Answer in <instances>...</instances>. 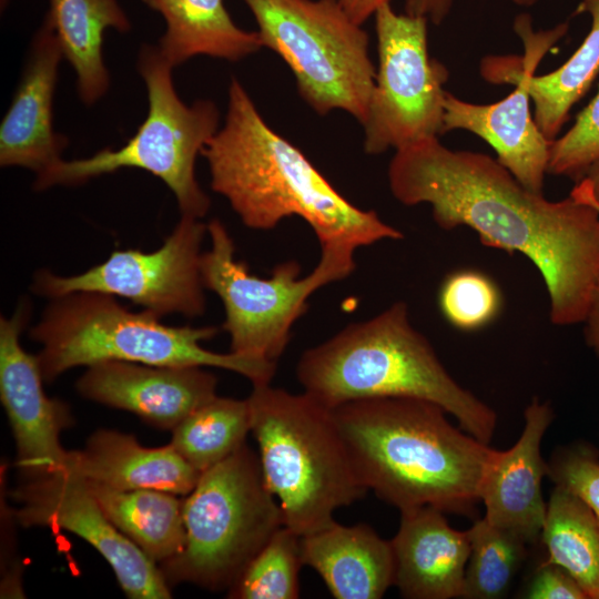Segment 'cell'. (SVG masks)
<instances>
[{"label":"cell","mask_w":599,"mask_h":599,"mask_svg":"<svg viewBox=\"0 0 599 599\" xmlns=\"http://www.w3.org/2000/svg\"><path fill=\"white\" fill-rule=\"evenodd\" d=\"M387 179L407 206L426 203L446 231L474 230L488 247L525 255L541 274L549 319L585 322L599 286V212L570 195L549 201L497 159L445 146L437 136L395 151Z\"/></svg>","instance_id":"cell-1"},{"label":"cell","mask_w":599,"mask_h":599,"mask_svg":"<svg viewBox=\"0 0 599 599\" xmlns=\"http://www.w3.org/2000/svg\"><path fill=\"white\" fill-rule=\"evenodd\" d=\"M201 155L209 165L212 190L250 229L272 230L284 219L298 216L311 226L321 248L355 251L404 237L375 211L345 199L300 149L275 132L235 77L224 124Z\"/></svg>","instance_id":"cell-2"},{"label":"cell","mask_w":599,"mask_h":599,"mask_svg":"<svg viewBox=\"0 0 599 599\" xmlns=\"http://www.w3.org/2000/svg\"><path fill=\"white\" fill-rule=\"evenodd\" d=\"M367 490L399 511L429 506L473 517L496 451L455 427L440 406L410 397H376L331 409Z\"/></svg>","instance_id":"cell-3"},{"label":"cell","mask_w":599,"mask_h":599,"mask_svg":"<svg viewBox=\"0 0 599 599\" xmlns=\"http://www.w3.org/2000/svg\"><path fill=\"white\" fill-rule=\"evenodd\" d=\"M296 376L304 393L328 409L366 398L410 397L440 406L485 444L497 427L496 412L449 374L412 325L403 301L305 351Z\"/></svg>","instance_id":"cell-4"},{"label":"cell","mask_w":599,"mask_h":599,"mask_svg":"<svg viewBox=\"0 0 599 599\" xmlns=\"http://www.w3.org/2000/svg\"><path fill=\"white\" fill-rule=\"evenodd\" d=\"M216 333L214 326L165 325L149 311H129L112 295L75 292L52 298L29 337L41 345L37 358L44 382L73 367L121 361L216 367L241 374L253 385L271 383L275 362L204 348L202 342Z\"/></svg>","instance_id":"cell-5"},{"label":"cell","mask_w":599,"mask_h":599,"mask_svg":"<svg viewBox=\"0 0 599 599\" xmlns=\"http://www.w3.org/2000/svg\"><path fill=\"white\" fill-rule=\"evenodd\" d=\"M247 400L263 476L285 527L298 536L317 531L366 495L331 409L270 383L253 385Z\"/></svg>","instance_id":"cell-6"},{"label":"cell","mask_w":599,"mask_h":599,"mask_svg":"<svg viewBox=\"0 0 599 599\" xmlns=\"http://www.w3.org/2000/svg\"><path fill=\"white\" fill-rule=\"evenodd\" d=\"M185 545L159 565L171 587L191 582L230 589L271 537L284 526L258 455L246 444L203 471L183 498Z\"/></svg>","instance_id":"cell-7"},{"label":"cell","mask_w":599,"mask_h":599,"mask_svg":"<svg viewBox=\"0 0 599 599\" xmlns=\"http://www.w3.org/2000/svg\"><path fill=\"white\" fill-rule=\"evenodd\" d=\"M136 68L145 83L149 110L135 134L120 149L105 148L89 158L58 161L37 174L33 186L38 191L74 186L120 169L135 167L167 185L181 215L201 220L211 201L195 177V160L220 129V111L211 100L187 105L179 98L173 68L158 47L143 45Z\"/></svg>","instance_id":"cell-8"},{"label":"cell","mask_w":599,"mask_h":599,"mask_svg":"<svg viewBox=\"0 0 599 599\" xmlns=\"http://www.w3.org/2000/svg\"><path fill=\"white\" fill-rule=\"evenodd\" d=\"M263 48L291 69L300 97L317 114L342 110L363 124L376 68L368 34L339 0H243Z\"/></svg>","instance_id":"cell-9"},{"label":"cell","mask_w":599,"mask_h":599,"mask_svg":"<svg viewBox=\"0 0 599 599\" xmlns=\"http://www.w3.org/2000/svg\"><path fill=\"white\" fill-rule=\"evenodd\" d=\"M207 233L211 248L201 256L202 283L221 298L225 312L222 326L230 335L231 352L242 356L276 363L294 323L306 312L309 296L346 278L355 268V250L324 247L307 275H301L297 262L287 261L262 278L235 258L233 240L219 219L207 224Z\"/></svg>","instance_id":"cell-10"},{"label":"cell","mask_w":599,"mask_h":599,"mask_svg":"<svg viewBox=\"0 0 599 599\" xmlns=\"http://www.w3.org/2000/svg\"><path fill=\"white\" fill-rule=\"evenodd\" d=\"M378 68L364 128L369 155L443 134L447 68L432 58L426 17L375 12Z\"/></svg>","instance_id":"cell-11"},{"label":"cell","mask_w":599,"mask_h":599,"mask_svg":"<svg viewBox=\"0 0 599 599\" xmlns=\"http://www.w3.org/2000/svg\"><path fill=\"white\" fill-rule=\"evenodd\" d=\"M207 225L181 215L162 245L153 252L116 250L85 272L60 276L49 270L34 274L31 290L50 300L75 292H98L130 300L159 318H189L205 311L201 246Z\"/></svg>","instance_id":"cell-12"},{"label":"cell","mask_w":599,"mask_h":599,"mask_svg":"<svg viewBox=\"0 0 599 599\" xmlns=\"http://www.w3.org/2000/svg\"><path fill=\"white\" fill-rule=\"evenodd\" d=\"M525 54L486 57L480 63L483 78L491 83L515 84L505 99L491 104L464 101L446 91L443 133L464 130L488 143L501 163L525 187L542 193L550 141L539 130L530 109L529 80L548 50L568 32L562 22L535 32L528 14L515 19Z\"/></svg>","instance_id":"cell-13"},{"label":"cell","mask_w":599,"mask_h":599,"mask_svg":"<svg viewBox=\"0 0 599 599\" xmlns=\"http://www.w3.org/2000/svg\"><path fill=\"white\" fill-rule=\"evenodd\" d=\"M13 517L24 527L63 529L90 544L131 599L171 598L158 564L108 518L87 481L65 471L27 479L11 491Z\"/></svg>","instance_id":"cell-14"},{"label":"cell","mask_w":599,"mask_h":599,"mask_svg":"<svg viewBox=\"0 0 599 599\" xmlns=\"http://www.w3.org/2000/svg\"><path fill=\"white\" fill-rule=\"evenodd\" d=\"M21 301L10 317L0 318V399L17 448V466L28 479L62 471L68 450L60 440L73 424L65 403L50 398L37 355L28 353L20 336L30 316Z\"/></svg>","instance_id":"cell-15"},{"label":"cell","mask_w":599,"mask_h":599,"mask_svg":"<svg viewBox=\"0 0 599 599\" xmlns=\"http://www.w3.org/2000/svg\"><path fill=\"white\" fill-rule=\"evenodd\" d=\"M216 386V376L200 366L121 361L88 366L75 383L84 398L131 412L154 427L171 430L214 398Z\"/></svg>","instance_id":"cell-16"},{"label":"cell","mask_w":599,"mask_h":599,"mask_svg":"<svg viewBox=\"0 0 599 599\" xmlns=\"http://www.w3.org/2000/svg\"><path fill=\"white\" fill-rule=\"evenodd\" d=\"M525 424L517 441L495 451L480 487L484 518L519 536L527 545L540 540L547 502L541 483L548 465L541 441L554 412L549 403L534 398L524 412Z\"/></svg>","instance_id":"cell-17"},{"label":"cell","mask_w":599,"mask_h":599,"mask_svg":"<svg viewBox=\"0 0 599 599\" xmlns=\"http://www.w3.org/2000/svg\"><path fill=\"white\" fill-rule=\"evenodd\" d=\"M63 53L50 22L34 33L11 104L0 125V165L32 170L35 175L58 161L67 136L53 128V94Z\"/></svg>","instance_id":"cell-18"},{"label":"cell","mask_w":599,"mask_h":599,"mask_svg":"<svg viewBox=\"0 0 599 599\" xmlns=\"http://www.w3.org/2000/svg\"><path fill=\"white\" fill-rule=\"evenodd\" d=\"M394 586L407 599L460 598L470 551L468 532L449 526L445 512L424 506L400 512L390 540Z\"/></svg>","instance_id":"cell-19"},{"label":"cell","mask_w":599,"mask_h":599,"mask_svg":"<svg viewBox=\"0 0 599 599\" xmlns=\"http://www.w3.org/2000/svg\"><path fill=\"white\" fill-rule=\"evenodd\" d=\"M62 471L113 489H155L181 497L202 474L171 444L145 447L134 436L110 429L92 434L83 449L68 451Z\"/></svg>","instance_id":"cell-20"},{"label":"cell","mask_w":599,"mask_h":599,"mask_svg":"<svg viewBox=\"0 0 599 599\" xmlns=\"http://www.w3.org/2000/svg\"><path fill=\"white\" fill-rule=\"evenodd\" d=\"M301 550L336 599H380L394 586L392 542L366 524L334 521L301 536Z\"/></svg>","instance_id":"cell-21"},{"label":"cell","mask_w":599,"mask_h":599,"mask_svg":"<svg viewBox=\"0 0 599 599\" xmlns=\"http://www.w3.org/2000/svg\"><path fill=\"white\" fill-rule=\"evenodd\" d=\"M141 1L165 21L158 49L172 68L199 54L236 62L263 48L258 32L238 28L223 0Z\"/></svg>","instance_id":"cell-22"},{"label":"cell","mask_w":599,"mask_h":599,"mask_svg":"<svg viewBox=\"0 0 599 599\" xmlns=\"http://www.w3.org/2000/svg\"><path fill=\"white\" fill-rule=\"evenodd\" d=\"M50 22L63 58L77 75V90L87 105L98 102L110 87L103 60L104 32H129L131 22L118 0H49Z\"/></svg>","instance_id":"cell-23"},{"label":"cell","mask_w":599,"mask_h":599,"mask_svg":"<svg viewBox=\"0 0 599 599\" xmlns=\"http://www.w3.org/2000/svg\"><path fill=\"white\" fill-rule=\"evenodd\" d=\"M87 484L111 522L158 566L183 550L181 496L155 489L119 490Z\"/></svg>","instance_id":"cell-24"},{"label":"cell","mask_w":599,"mask_h":599,"mask_svg":"<svg viewBox=\"0 0 599 599\" xmlns=\"http://www.w3.org/2000/svg\"><path fill=\"white\" fill-rule=\"evenodd\" d=\"M540 540L546 560L566 569L588 599H599V518L589 506L555 485Z\"/></svg>","instance_id":"cell-25"},{"label":"cell","mask_w":599,"mask_h":599,"mask_svg":"<svg viewBox=\"0 0 599 599\" xmlns=\"http://www.w3.org/2000/svg\"><path fill=\"white\" fill-rule=\"evenodd\" d=\"M577 13H588L591 27L571 57L558 69L529 80L534 119L552 141L569 119L571 108L588 92L599 74V0H581Z\"/></svg>","instance_id":"cell-26"},{"label":"cell","mask_w":599,"mask_h":599,"mask_svg":"<svg viewBox=\"0 0 599 599\" xmlns=\"http://www.w3.org/2000/svg\"><path fill=\"white\" fill-rule=\"evenodd\" d=\"M172 432L170 444L190 465L203 473L245 444L251 432L248 400L216 395Z\"/></svg>","instance_id":"cell-27"},{"label":"cell","mask_w":599,"mask_h":599,"mask_svg":"<svg viewBox=\"0 0 599 599\" xmlns=\"http://www.w3.org/2000/svg\"><path fill=\"white\" fill-rule=\"evenodd\" d=\"M467 532L470 551L460 598L498 599L506 596L527 557V544L484 517Z\"/></svg>","instance_id":"cell-28"},{"label":"cell","mask_w":599,"mask_h":599,"mask_svg":"<svg viewBox=\"0 0 599 599\" xmlns=\"http://www.w3.org/2000/svg\"><path fill=\"white\" fill-rule=\"evenodd\" d=\"M302 566L301 536L282 526L229 589V598L296 599Z\"/></svg>","instance_id":"cell-29"},{"label":"cell","mask_w":599,"mask_h":599,"mask_svg":"<svg viewBox=\"0 0 599 599\" xmlns=\"http://www.w3.org/2000/svg\"><path fill=\"white\" fill-rule=\"evenodd\" d=\"M445 319L460 331H477L491 323L502 306L497 284L485 273L460 270L443 281L438 293Z\"/></svg>","instance_id":"cell-30"},{"label":"cell","mask_w":599,"mask_h":599,"mask_svg":"<svg viewBox=\"0 0 599 599\" xmlns=\"http://www.w3.org/2000/svg\"><path fill=\"white\" fill-rule=\"evenodd\" d=\"M599 161V89L578 113L573 125L550 141L547 173L581 179L587 169Z\"/></svg>","instance_id":"cell-31"},{"label":"cell","mask_w":599,"mask_h":599,"mask_svg":"<svg viewBox=\"0 0 599 599\" xmlns=\"http://www.w3.org/2000/svg\"><path fill=\"white\" fill-rule=\"evenodd\" d=\"M547 476L583 500L599 518V454L588 444L559 447L547 461Z\"/></svg>","instance_id":"cell-32"},{"label":"cell","mask_w":599,"mask_h":599,"mask_svg":"<svg viewBox=\"0 0 599 599\" xmlns=\"http://www.w3.org/2000/svg\"><path fill=\"white\" fill-rule=\"evenodd\" d=\"M528 599H588L585 591L561 566L542 561L525 592Z\"/></svg>","instance_id":"cell-33"},{"label":"cell","mask_w":599,"mask_h":599,"mask_svg":"<svg viewBox=\"0 0 599 599\" xmlns=\"http://www.w3.org/2000/svg\"><path fill=\"white\" fill-rule=\"evenodd\" d=\"M569 195L599 212V161L587 169L581 179L576 182Z\"/></svg>","instance_id":"cell-34"},{"label":"cell","mask_w":599,"mask_h":599,"mask_svg":"<svg viewBox=\"0 0 599 599\" xmlns=\"http://www.w3.org/2000/svg\"><path fill=\"white\" fill-rule=\"evenodd\" d=\"M453 0H405V13L426 17L440 24L450 12Z\"/></svg>","instance_id":"cell-35"},{"label":"cell","mask_w":599,"mask_h":599,"mask_svg":"<svg viewBox=\"0 0 599 599\" xmlns=\"http://www.w3.org/2000/svg\"><path fill=\"white\" fill-rule=\"evenodd\" d=\"M342 7L351 19L357 24H363L382 6L390 0H339Z\"/></svg>","instance_id":"cell-36"},{"label":"cell","mask_w":599,"mask_h":599,"mask_svg":"<svg viewBox=\"0 0 599 599\" xmlns=\"http://www.w3.org/2000/svg\"><path fill=\"white\" fill-rule=\"evenodd\" d=\"M585 339L587 345L599 355V286L597 287L585 322Z\"/></svg>","instance_id":"cell-37"},{"label":"cell","mask_w":599,"mask_h":599,"mask_svg":"<svg viewBox=\"0 0 599 599\" xmlns=\"http://www.w3.org/2000/svg\"><path fill=\"white\" fill-rule=\"evenodd\" d=\"M517 6L530 7L537 3L539 0H512Z\"/></svg>","instance_id":"cell-38"}]
</instances>
